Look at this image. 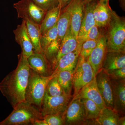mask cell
I'll return each instance as SVG.
<instances>
[{
    "label": "cell",
    "instance_id": "obj_23",
    "mask_svg": "<svg viewBox=\"0 0 125 125\" xmlns=\"http://www.w3.org/2000/svg\"><path fill=\"white\" fill-rule=\"evenodd\" d=\"M61 10L58 5L57 7L46 11L45 17L40 25L41 35L44 34L55 25L58 21Z\"/></svg>",
    "mask_w": 125,
    "mask_h": 125
},
{
    "label": "cell",
    "instance_id": "obj_31",
    "mask_svg": "<svg viewBox=\"0 0 125 125\" xmlns=\"http://www.w3.org/2000/svg\"><path fill=\"white\" fill-rule=\"evenodd\" d=\"M46 93L51 96H59L65 94L58 82L56 75L52 78L48 83Z\"/></svg>",
    "mask_w": 125,
    "mask_h": 125
},
{
    "label": "cell",
    "instance_id": "obj_32",
    "mask_svg": "<svg viewBox=\"0 0 125 125\" xmlns=\"http://www.w3.org/2000/svg\"><path fill=\"white\" fill-rule=\"evenodd\" d=\"M99 40H89L84 42L82 44L80 55L87 60L92 51L97 45Z\"/></svg>",
    "mask_w": 125,
    "mask_h": 125
},
{
    "label": "cell",
    "instance_id": "obj_11",
    "mask_svg": "<svg viewBox=\"0 0 125 125\" xmlns=\"http://www.w3.org/2000/svg\"><path fill=\"white\" fill-rule=\"evenodd\" d=\"M84 5L83 0H71L67 4L70 14L71 30L77 38L83 16Z\"/></svg>",
    "mask_w": 125,
    "mask_h": 125
},
{
    "label": "cell",
    "instance_id": "obj_12",
    "mask_svg": "<svg viewBox=\"0 0 125 125\" xmlns=\"http://www.w3.org/2000/svg\"><path fill=\"white\" fill-rule=\"evenodd\" d=\"M78 99H90L94 102L101 109L107 107L97 86L95 76L91 82L83 87L72 100Z\"/></svg>",
    "mask_w": 125,
    "mask_h": 125
},
{
    "label": "cell",
    "instance_id": "obj_21",
    "mask_svg": "<svg viewBox=\"0 0 125 125\" xmlns=\"http://www.w3.org/2000/svg\"><path fill=\"white\" fill-rule=\"evenodd\" d=\"M76 49H79L81 51L80 49L78 48L77 38L73 35L70 28L68 32L66 34L61 42L59 51L52 69L56 63L62 57Z\"/></svg>",
    "mask_w": 125,
    "mask_h": 125
},
{
    "label": "cell",
    "instance_id": "obj_18",
    "mask_svg": "<svg viewBox=\"0 0 125 125\" xmlns=\"http://www.w3.org/2000/svg\"><path fill=\"white\" fill-rule=\"evenodd\" d=\"M120 117V115L113 109L105 107L101 109L96 119L86 121L84 125H117Z\"/></svg>",
    "mask_w": 125,
    "mask_h": 125
},
{
    "label": "cell",
    "instance_id": "obj_6",
    "mask_svg": "<svg viewBox=\"0 0 125 125\" xmlns=\"http://www.w3.org/2000/svg\"><path fill=\"white\" fill-rule=\"evenodd\" d=\"M13 7L18 18L39 25L41 24L46 12L38 6L33 0H20L14 4Z\"/></svg>",
    "mask_w": 125,
    "mask_h": 125
},
{
    "label": "cell",
    "instance_id": "obj_29",
    "mask_svg": "<svg viewBox=\"0 0 125 125\" xmlns=\"http://www.w3.org/2000/svg\"><path fill=\"white\" fill-rule=\"evenodd\" d=\"M63 114L56 113L47 115L43 117L42 120L36 121L33 125H64Z\"/></svg>",
    "mask_w": 125,
    "mask_h": 125
},
{
    "label": "cell",
    "instance_id": "obj_2",
    "mask_svg": "<svg viewBox=\"0 0 125 125\" xmlns=\"http://www.w3.org/2000/svg\"><path fill=\"white\" fill-rule=\"evenodd\" d=\"M105 36L107 52L125 53V20L113 11L111 20L106 29Z\"/></svg>",
    "mask_w": 125,
    "mask_h": 125
},
{
    "label": "cell",
    "instance_id": "obj_5",
    "mask_svg": "<svg viewBox=\"0 0 125 125\" xmlns=\"http://www.w3.org/2000/svg\"><path fill=\"white\" fill-rule=\"evenodd\" d=\"M95 76L93 70L88 61L79 55L73 72V97L83 87L91 82Z\"/></svg>",
    "mask_w": 125,
    "mask_h": 125
},
{
    "label": "cell",
    "instance_id": "obj_17",
    "mask_svg": "<svg viewBox=\"0 0 125 125\" xmlns=\"http://www.w3.org/2000/svg\"><path fill=\"white\" fill-rule=\"evenodd\" d=\"M80 51V50L76 49L62 57L54 66L52 74L56 75L58 72L63 71L74 70Z\"/></svg>",
    "mask_w": 125,
    "mask_h": 125
},
{
    "label": "cell",
    "instance_id": "obj_16",
    "mask_svg": "<svg viewBox=\"0 0 125 125\" xmlns=\"http://www.w3.org/2000/svg\"><path fill=\"white\" fill-rule=\"evenodd\" d=\"M30 67L42 76H48L52 74L51 65L47 60L43 53L34 52L28 58Z\"/></svg>",
    "mask_w": 125,
    "mask_h": 125
},
{
    "label": "cell",
    "instance_id": "obj_27",
    "mask_svg": "<svg viewBox=\"0 0 125 125\" xmlns=\"http://www.w3.org/2000/svg\"><path fill=\"white\" fill-rule=\"evenodd\" d=\"M85 113V121L92 120L98 116L101 109L93 101L88 99H82Z\"/></svg>",
    "mask_w": 125,
    "mask_h": 125
},
{
    "label": "cell",
    "instance_id": "obj_1",
    "mask_svg": "<svg viewBox=\"0 0 125 125\" xmlns=\"http://www.w3.org/2000/svg\"><path fill=\"white\" fill-rule=\"evenodd\" d=\"M18 63L15 70L4 78L0 83V91L14 108L25 101V91L30 74L28 58L21 52L18 55Z\"/></svg>",
    "mask_w": 125,
    "mask_h": 125
},
{
    "label": "cell",
    "instance_id": "obj_35",
    "mask_svg": "<svg viewBox=\"0 0 125 125\" xmlns=\"http://www.w3.org/2000/svg\"><path fill=\"white\" fill-rule=\"evenodd\" d=\"M71 0H58L59 6L61 9H63L69 3Z\"/></svg>",
    "mask_w": 125,
    "mask_h": 125
},
{
    "label": "cell",
    "instance_id": "obj_24",
    "mask_svg": "<svg viewBox=\"0 0 125 125\" xmlns=\"http://www.w3.org/2000/svg\"><path fill=\"white\" fill-rule=\"evenodd\" d=\"M25 21L28 34L32 45L34 52L37 53H43L40 45L41 35L40 25L34 23L29 20Z\"/></svg>",
    "mask_w": 125,
    "mask_h": 125
},
{
    "label": "cell",
    "instance_id": "obj_34",
    "mask_svg": "<svg viewBox=\"0 0 125 125\" xmlns=\"http://www.w3.org/2000/svg\"><path fill=\"white\" fill-rule=\"evenodd\" d=\"M107 73L109 77L114 79L117 80L125 79V67L108 72Z\"/></svg>",
    "mask_w": 125,
    "mask_h": 125
},
{
    "label": "cell",
    "instance_id": "obj_3",
    "mask_svg": "<svg viewBox=\"0 0 125 125\" xmlns=\"http://www.w3.org/2000/svg\"><path fill=\"white\" fill-rule=\"evenodd\" d=\"M55 75L42 76L30 68L25 96L26 102L33 105L41 112L47 84Z\"/></svg>",
    "mask_w": 125,
    "mask_h": 125
},
{
    "label": "cell",
    "instance_id": "obj_38",
    "mask_svg": "<svg viewBox=\"0 0 125 125\" xmlns=\"http://www.w3.org/2000/svg\"><path fill=\"white\" fill-rule=\"evenodd\" d=\"M93 0H83V1L84 4H87L88 2H90Z\"/></svg>",
    "mask_w": 125,
    "mask_h": 125
},
{
    "label": "cell",
    "instance_id": "obj_36",
    "mask_svg": "<svg viewBox=\"0 0 125 125\" xmlns=\"http://www.w3.org/2000/svg\"><path fill=\"white\" fill-rule=\"evenodd\" d=\"M125 116H120L118 120V125H125Z\"/></svg>",
    "mask_w": 125,
    "mask_h": 125
},
{
    "label": "cell",
    "instance_id": "obj_33",
    "mask_svg": "<svg viewBox=\"0 0 125 125\" xmlns=\"http://www.w3.org/2000/svg\"><path fill=\"white\" fill-rule=\"evenodd\" d=\"M38 6L46 11L57 7L58 0H33Z\"/></svg>",
    "mask_w": 125,
    "mask_h": 125
},
{
    "label": "cell",
    "instance_id": "obj_13",
    "mask_svg": "<svg viewBox=\"0 0 125 125\" xmlns=\"http://www.w3.org/2000/svg\"><path fill=\"white\" fill-rule=\"evenodd\" d=\"M110 78L113 92V109L120 116H124L125 111V79L117 80Z\"/></svg>",
    "mask_w": 125,
    "mask_h": 125
},
{
    "label": "cell",
    "instance_id": "obj_7",
    "mask_svg": "<svg viewBox=\"0 0 125 125\" xmlns=\"http://www.w3.org/2000/svg\"><path fill=\"white\" fill-rule=\"evenodd\" d=\"M73 96L64 94L60 96H51L45 93L41 113L42 116L48 114L64 113Z\"/></svg>",
    "mask_w": 125,
    "mask_h": 125
},
{
    "label": "cell",
    "instance_id": "obj_8",
    "mask_svg": "<svg viewBox=\"0 0 125 125\" xmlns=\"http://www.w3.org/2000/svg\"><path fill=\"white\" fill-rule=\"evenodd\" d=\"M64 125H83L85 121L84 106L81 99L72 100L63 114Z\"/></svg>",
    "mask_w": 125,
    "mask_h": 125
},
{
    "label": "cell",
    "instance_id": "obj_10",
    "mask_svg": "<svg viewBox=\"0 0 125 125\" xmlns=\"http://www.w3.org/2000/svg\"><path fill=\"white\" fill-rule=\"evenodd\" d=\"M107 52L106 40L105 34L99 39L97 45L87 59L93 70L95 76L102 69Z\"/></svg>",
    "mask_w": 125,
    "mask_h": 125
},
{
    "label": "cell",
    "instance_id": "obj_15",
    "mask_svg": "<svg viewBox=\"0 0 125 125\" xmlns=\"http://www.w3.org/2000/svg\"><path fill=\"white\" fill-rule=\"evenodd\" d=\"M16 42L22 49V54L28 58L33 53V47L27 31L26 22L23 20L22 23L17 26L13 31Z\"/></svg>",
    "mask_w": 125,
    "mask_h": 125
},
{
    "label": "cell",
    "instance_id": "obj_30",
    "mask_svg": "<svg viewBox=\"0 0 125 125\" xmlns=\"http://www.w3.org/2000/svg\"><path fill=\"white\" fill-rule=\"evenodd\" d=\"M58 36V31L57 23L54 27L41 35L40 39V45L43 52L47 47L53 41L57 39Z\"/></svg>",
    "mask_w": 125,
    "mask_h": 125
},
{
    "label": "cell",
    "instance_id": "obj_22",
    "mask_svg": "<svg viewBox=\"0 0 125 125\" xmlns=\"http://www.w3.org/2000/svg\"><path fill=\"white\" fill-rule=\"evenodd\" d=\"M70 14L68 5L62 9L57 23V39L61 42L62 38L70 28Z\"/></svg>",
    "mask_w": 125,
    "mask_h": 125
},
{
    "label": "cell",
    "instance_id": "obj_9",
    "mask_svg": "<svg viewBox=\"0 0 125 125\" xmlns=\"http://www.w3.org/2000/svg\"><path fill=\"white\" fill-rule=\"evenodd\" d=\"M95 77L97 86L105 105L107 107L113 109V88L108 73L102 69L97 73Z\"/></svg>",
    "mask_w": 125,
    "mask_h": 125
},
{
    "label": "cell",
    "instance_id": "obj_4",
    "mask_svg": "<svg viewBox=\"0 0 125 125\" xmlns=\"http://www.w3.org/2000/svg\"><path fill=\"white\" fill-rule=\"evenodd\" d=\"M13 108L9 116L0 122V125H33L36 121L43 119L40 111L27 102L20 103Z\"/></svg>",
    "mask_w": 125,
    "mask_h": 125
},
{
    "label": "cell",
    "instance_id": "obj_28",
    "mask_svg": "<svg viewBox=\"0 0 125 125\" xmlns=\"http://www.w3.org/2000/svg\"><path fill=\"white\" fill-rule=\"evenodd\" d=\"M61 42L57 38L47 47L43 52L51 65L52 70L54 66L59 51Z\"/></svg>",
    "mask_w": 125,
    "mask_h": 125
},
{
    "label": "cell",
    "instance_id": "obj_25",
    "mask_svg": "<svg viewBox=\"0 0 125 125\" xmlns=\"http://www.w3.org/2000/svg\"><path fill=\"white\" fill-rule=\"evenodd\" d=\"M73 70L63 71L56 74L57 80L64 94L71 95L73 87Z\"/></svg>",
    "mask_w": 125,
    "mask_h": 125
},
{
    "label": "cell",
    "instance_id": "obj_19",
    "mask_svg": "<svg viewBox=\"0 0 125 125\" xmlns=\"http://www.w3.org/2000/svg\"><path fill=\"white\" fill-rule=\"evenodd\" d=\"M125 67V53L107 52L102 69L108 72Z\"/></svg>",
    "mask_w": 125,
    "mask_h": 125
},
{
    "label": "cell",
    "instance_id": "obj_37",
    "mask_svg": "<svg viewBox=\"0 0 125 125\" xmlns=\"http://www.w3.org/2000/svg\"><path fill=\"white\" fill-rule=\"evenodd\" d=\"M120 4L121 5V6L124 8V6H125V0H120Z\"/></svg>",
    "mask_w": 125,
    "mask_h": 125
},
{
    "label": "cell",
    "instance_id": "obj_20",
    "mask_svg": "<svg viewBox=\"0 0 125 125\" xmlns=\"http://www.w3.org/2000/svg\"><path fill=\"white\" fill-rule=\"evenodd\" d=\"M97 1L94 0L84 5L83 16L78 38L84 35L95 24L93 11Z\"/></svg>",
    "mask_w": 125,
    "mask_h": 125
},
{
    "label": "cell",
    "instance_id": "obj_26",
    "mask_svg": "<svg viewBox=\"0 0 125 125\" xmlns=\"http://www.w3.org/2000/svg\"><path fill=\"white\" fill-rule=\"evenodd\" d=\"M105 29L99 27L95 24L84 35L78 38V48L81 50L82 44L85 41L99 39L105 34Z\"/></svg>",
    "mask_w": 125,
    "mask_h": 125
},
{
    "label": "cell",
    "instance_id": "obj_14",
    "mask_svg": "<svg viewBox=\"0 0 125 125\" xmlns=\"http://www.w3.org/2000/svg\"><path fill=\"white\" fill-rule=\"evenodd\" d=\"M113 11L109 0H97L93 11L95 24L105 29L111 20Z\"/></svg>",
    "mask_w": 125,
    "mask_h": 125
}]
</instances>
